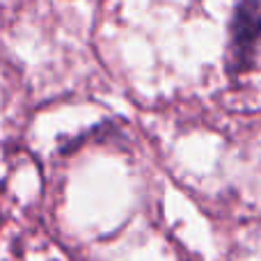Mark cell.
I'll use <instances>...</instances> for the list:
<instances>
[{
	"label": "cell",
	"mask_w": 261,
	"mask_h": 261,
	"mask_svg": "<svg viewBox=\"0 0 261 261\" xmlns=\"http://www.w3.org/2000/svg\"><path fill=\"white\" fill-rule=\"evenodd\" d=\"M261 53V3L239 5L231 21V64L248 69Z\"/></svg>",
	"instance_id": "obj_1"
}]
</instances>
